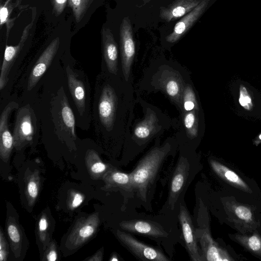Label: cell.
<instances>
[{"label": "cell", "mask_w": 261, "mask_h": 261, "mask_svg": "<svg viewBox=\"0 0 261 261\" xmlns=\"http://www.w3.org/2000/svg\"><path fill=\"white\" fill-rule=\"evenodd\" d=\"M170 150L169 143L153 148L140 160L137 167L130 173L134 193L141 200H146L149 191Z\"/></svg>", "instance_id": "6da1fadb"}, {"label": "cell", "mask_w": 261, "mask_h": 261, "mask_svg": "<svg viewBox=\"0 0 261 261\" xmlns=\"http://www.w3.org/2000/svg\"><path fill=\"white\" fill-rule=\"evenodd\" d=\"M93 112L97 113L98 123L107 130L113 127L117 106V98L114 89L109 85L101 89L95 87Z\"/></svg>", "instance_id": "7a4b0ae2"}, {"label": "cell", "mask_w": 261, "mask_h": 261, "mask_svg": "<svg viewBox=\"0 0 261 261\" xmlns=\"http://www.w3.org/2000/svg\"><path fill=\"white\" fill-rule=\"evenodd\" d=\"M99 223L97 213L80 218L66 239V247L74 250L81 246L94 235Z\"/></svg>", "instance_id": "3957f363"}, {"label": "cell", "mask_w": 261, "mask_h": 261, "mask_svg": "<svg viewBox=\"0 0 261 261\" xmlns=\"http://www.w3.org/2000/svg\"><path fill=\"white\" fill-rule=\"evenodd\" d=\"M116 234L120 242L135 256L141 260H169L161 251L139 241L128 233L117 230Z\"/></svg>", "instance_id": "277c9868"}, {"label": "cell", "mask_w": 261, "mask_h": 261, "mask_svg": "<svg viewBox=\"0 0 261 261\" xmlns=\"http://www.w3.org/2000/svg\"><path fill=\"white\" fill-rule=\"evenodd\" d=\"M119 36L122 71L125 80L127 81L135 55L132 26L127 17H124L121 21Z\"/></svg>", "instance_id": "5b68a950"}, {"label": "cell", "mask_w": 261, "mask_h": 261, "mask_svg": "<svg viewBox=\"0 0 261 261\" xmlns=\"http://www.w3.org/2000/svg\"><path fill=\"white\" fill-rule=\"evenodd\" d=\"M161 71L156 80L157 87L182 109L185 88L181 76L177 71L169 68Z\"/></svg>", "instance_id": "8992f818"}, {"label": "cell", "mask_w": 261, "mask_h": 261, "mask_svg": "<svg viewBox=\"0 0 261 261\" xmlns=\"http://www.w3.org/2000/svg\"><path fill=\"white\" fill-rule=\"evenodd\" d=\"M34 134L33 112L28 106L22 107L17 113L14 128V146L23 147L32 140Z\"/></svg>", "instance_id": "52a82bcc"}, {"label": "cell", "mask_w": 261, "mask_h": 261, "mask_svg": "<svg viewBox=\"0 0 261 261\" xmlns=\"http://www.w3.org/2000/svg\"><path fill=\"white\" fill-rule=\"evenodd\" d=\"M178 217L186 248L191 259L193 261L203 260L199 252L196 230L191 216L186 207L182 205L180 206Z\"/></svg>", "instance_id": "ba28073f"}, {"label": "cell", "mask_w": 261, "mask_h": 261, "mask_svg": "<svg viewBox=\"0 0 261 261\" xmlns=\"http://www.w3.org/2000/svg\"><path fill=\"white\" fill-rule=\"evenodd\" d=\"M210 1L202 0L193 10L178 21L173 31L166 37V41L175 43L185 35L204 13Z\"/></svg>", "instance_id": "9c48e42d"}, {"label": "cell", "mask_w": 261, "mask_h": 261, "mask_svg": "<svg viewBox=\"0 0 261 261\" xmlns=\"http://www.w3.org/2000/svg\"><path fill=\"white\" fill-rule=\"evenodd\" d=\"M59 44V38H55L39 57L30 74L27 87L28 90H32L36 85L45 72L58 50Z\"/></svg>", "instance_id": "30bf717a"}, {"label": "cell", "mask_w": 261, "mask_h": 261, "mask_svg": "<svg viewBox=\"0 0 261 261\" xmlns=\"http://www.w3.org/2000/svg\"><path fill=\"white\" fill-rule=\"evenodd\" d=\"M18 104L9 102L4 109L0 118V155L1 159L7 162L14 146L13 137L9 127V120L11 113L17 108Z\"/></svg>", "instance_id": "8fae6325"}, {"label": "cell", "mask_w": 261, "mask_h": 261, "mask_svg": "<svg viewBox=\"0 0 261 261\" xmlns=\"http://www.w3.org/2000/svg\"><path fill=\"white\" fill-rule=\"evenodd\" d=\"M34 18L35 17L32 21L24 28L18 44L15 46L7 44L6 45L0 74L1 90L4 89L7 84L11 67L29 36L30 31L33 25Z\"/></svg>", "instance_id": "7c38bea8"}, {"label": "cell", "mask_w": 261, "mask_h": 261, "mask_svg": "<svg viewBox=\"0 0 261 261\" xmlns=\"http://www.w3.org/2000/svg\"><path fill=\"white\" fill-rule=\"evenodd\" d=\"M6 227L12 254L16 260H20L26 245L24 234L17 217L7 213Z\"/></svg>", "instance_id": "4fadbf2b"}, {"label": "cell", "mask_w": 261, "mask_h": 261, "mask_svg": "<svg viewBox=\"0 0 261 261\" xmlns=\"http://www.w3.org/2000/svg\"><path fill=\"white\" fill-rule=\"evenodd\" d=\"M189 171V164L181 157L174 172L169 188V204L174 207L178 196L186 184Z\"/></svg>", "instance_id": "5bb4252c"}, {"label": "cell", "mask_w": 261, "mask_h": 261, "mask_svg": "<svg viewBox=\"0 0 261 261\" xmlns=\"http://www.w3.org/2000/svg\"><path fill=\"white\" fill-rule=\"evenodd\" d=\"M103 56L109 71L115 75L118 71V50L117 43L109 28L101 29Z\"/></svg>", "instance_id": "9a60e30c"}, {"label": "cell", "mask_w": 261, "mask_h": 261, "mask_svg": "<svg viewBox=\"0 0 261 261\" xmlns=\"http://www.w3.org/2000/svg\"><path fill=\"white\" fill-rule=\"evenodd\" d=\"M68 85L73 101L81 115L86 109V89L85 84L76 72L69 67L66 68Z\"/></svg>", "instance_id": "2e32d148"}, {"label": "cell", "mask_w": 261, "mask_h": 261, "mask_svg": "<svg viewBox=\"0 0 261 261\" xmlns=\"http://www.w3.org/2000/svg\"><path fill=\"white\" fill-rule=\"evenodd\" d=\"M120 226L128 232L154 238L165 237L168 234L160 225L146 220L123 221L120 223Z\"/></svg>", "instance_id": "e0dca14e"}, {"label": "cell", "mask_w": 261, "mask_h": 261, "mask_svg": "<svg viewBox=\"0 0 261 261\" xmlns=\"http://www.w3.org/2000/svg\"><path fill=\"white\" fill-rule=\"evenodd\" d=\"M202 0H176L160 9V17L170 22L184 16L193 10Z\"/></svg>", "instance_id": "ac0fdd59"}, {"label": "cell", "mask_w": 261, "mask_h": 261, "mask_svg": "<svg viewBox=\"0 0 261 261\" xmlns=\"http://www.w3.org/2000/svg\"><path fill=\"white\" fill-rule=\"evenodd\" d=\"M199 241L205 259L209 261L231 260L229 255L219 248L206 231L203 232Z\"/></svg>", "instance_id": "d6986e66"}, {"label": "cell", "mask_w": 261, "mask_h": 261, "mask_svg": "<svg viewBox=\"0 0 261 261\" xmlns=\"http://www.w3.org/2000/svg\"><path fill=\"white\" fill-rule=\"evenodd\" d=\"M105 179L108 188H118L126 195L130 196L134 193L130 173L112 170L106 174Z\"/></svg>", "instance_id": "ffe728a7"}, {"label": "cell", "mask_w": 261, "mask_h": 261, "mask_svg": "<svg viewBox=\"0 0 261 261\" xmlns=\"http://www.w3.org/2000/svg\"><path fill=\"white\" fill-rule=\"evenodd\" d=\"M210 163L214 172L226 182L247 192L251 191L247 184L233 171L213 160H210Z\"/></svg>", "instance_id": "44dd1931"}, {"label": "cell", "mask_w": 261, "mask_h": 261, "mask_svg": "<svg viewBox=\"0 0 261 261\" xmlns=\"http://www.w3.org/2000/svg\"><path fill=\"white\" fill-rule=\"evenodd\" d=\"M147 111L144 119L135 127L134 135L137 139H146L152 135L157 129L158 119L155 113L150 110Z\"/></svg>", "instance_id": "7402d4cb"}, {"label": "cell", "mask_w": 261, "mask_h": 261, "mask_svg": "<svg viewBox=\"0 0 261 261\" xmlns=\"http://www.w3.org/2000/svg\"><path fill=\"white\" fill-rule=\"evenodd\" d=\"M60 120L63 128L71 137H76L75 134V119L73 112L70 107L66 97L63 96L61 100Z\"/></svg>", "instance_id": "603a6c76"}, {"label": "cell", "mask_w": 261, "mask_h": 261, "mask_svg": "<svg viewBox=\"0 0 261 261\" xmlns=\"http://www.w3.org/2000/svg\"><path fill=\"white\" fill-rule=\"evenodd\" d=\"M50 222L47 214L43 212L37 224V240L41 253L46 249L50 243Z\"/></svg>", "instance_id": "cb8c5ba5"}, {"label": "cell", "mask_w": 261, "mask_h": 261, "mask_svg": "<svg viewBox=\"0 0 261 261\" xmlns=\"http://www.w3.org/2000/svg\"><path fill=\"white\" fill-rule=\"evenodd\" d=\"M86 160L91 175L98 177L108 172V166L102 162L95 151H88Z\"/></svg>", "instance_id": "d4e9b609"}, {"label": "cell", "mask_w": 261, "mask_h": 261, "mask_svg": "<svg viewBox=\"0 0 261 261\" xmlns=\"http://www.w3.org/2000/svg\"><path fill=\"white\" fill-rule=\"evenodd\" d=\"M20 1V0H17V2L12 3V0H7L3 5L1 4L0 25L1 28L4 24L6 25L7 41L15 19L10 18V16L13 10L19 4Z\"/></svg>", "instance_id": "484cf974"}, {"label": "cell", "mask_w": 261, "mask_h": 261, "mask_svg": "<svg viewBox=\"0 0 261 261\" xmlns=\"http://www.w3.org/2000/svg\"><path fill=\"white\" fill-rule=\"evenodd\" d=\"M40 178L38 172L34 171L30 174L26 180L25 194L28 203L32 205L36 201L39 193Z\"/></svg>", "instance_id": "4316f807"}, {"label": "cell", "mask_w": 261, "mask_h": 261, "mask_svg": "<svg viewBox=\"0 0 261 261\" xmlns=\"http://www.w3.org/2000/svg\"><path fill=\"white\" fill-rule=\"evenodd\" d=\"M198 111L185 112L184 124L188 136L192 138L197 136L198 131Z\"/></svg>", "instance_id": "83f0119b"}, {"label": "cell", "mask_w": 261, "mask_h": 261, "mask_svg": "<svg viewBox=\"0 0 261 261\" xmlns=\"http://www.w3.org/2000/svg\"><path fill=\"white\" fill-rule=\"evenodd\" d=\"M236 238L249 250L261 256V238L258 234L250 236L237 235Z\"/></svg>", "instance_id": "f1b7e54d"}, {"label": "cell", "mask_w": 261, "mask_h": 261, "mask_svg": "<svg viewBox=\"0 0 261 261\" xmlns=\"http://www.w3.org/2000/svg\"><path fill=\"white\" fill-rule=\"evenodd\" d=\"M76 22L84 16L91 3V0H68Z\"/></svg>", "instance_id": "f546056e"}, {"label": "cell", "mask_w": 261, "mask_h": 261, "mask_svg": "<svg viewBox=\"0 0 261 261\" xmlns=\"http://www.w3.org/2000/svg\"><path fill=\"white\" fill-rule=\"evenodd\" d=\"M182 108L185 112L198 111V105L195 93L190 85H187L184 89L182 97Z\"/></svg>", "instance_id": "4dcf8cb0"}, {"label": "cell", "mask_w": 261, "mask_h": 261, "mask_svg": "<svg viewBox=\"0 0 261 261\" xmlns=\"http://www.w3.org/2000/svg\"><path fill=\"white\" fill-rule=\"evenodd\" d=\"M42 257V260L56 261L58 259L57 246L55 241L50 242Z\"/></svg>", "instance_id": "1f68e13d"}, {"label": "cell", "mask_w": 261, "mask_h": 261, "mask_svg": "<svg viewBox=\"0 0 261 261\" xmlns=\"http://www.w3.org/2000/svg\"><path fill=\"white\" fill-rule=\"evenodd\" d=\"M234 213L238 218L247 222L252 220V214L251 210L247 207L239 205L234 207Z\"/></svg>", "instance_id": "d6a6232c"}, {"label": "cell", "mask_w": 261, "mask_h": 261, "mask_svg": "<svg viewBox=\"0 0 261 261\" xmlns=\"http://www.w3.org/2000/svg\"><path fill=\"white\" fill-rule=\"evenodd\" d=\"M239 103L242 107L247 110H250L252 107L251 98L246 88L241 86L240 88Z\"/></svg>", "instance_id": "836d02e7"}, {"label": "cell", "mask_w": 261, "mask_h": 261, "mask_svg": "<svg viewBox=\"0 0 261 261\" xmlns=\"http://www.w3.org/2000/svg\"><path fill=\"white\" fill-rule=\"evenodd\" d=\"M8 255L9 244L1 228L0 231V261L7 260Z\"/></svg>", "instance_id": "e575fe53"}, {"label": "cell", "mask_w": 261, "mask_h": 261, "mask_svg": "<svg viewBox=\"0 0 261 261\" xmlns=\"http://www.w3.org/2000/svg\"><path fill=\"white\" fill-rule=\"evenodd\" d=\"M84 196L79 192H73L71 193L70 197L68 200V204L71 208H75L79 207L83 202Z\"/></svg>", "instance_id": "d590c367"}, {"label": "cell", "mask_w": 261, "mask_h": 261, "mask_svg": "<svg viewBox=\"0 0 261 261\" xmlns=\"http://www.w3.org/2000/svg\"><path fill=\"white\" fill-rule=\"evenodd\" d=\"M68 0H51L53 12L57 16L60 15L64 11Z\"/></svg>", "instance_id": "8d00e7d4"}, {"label": "cell", "mask_w": 261, "mask_h": 261, "mask_svg": "<svg viewBox=\"0 0 261 261\" xmlns=\"http://www.w3.org/2000/svg\"><path fill=\"white\" fill-rule=\"evenodd\" d=\"M88 260H102V252L99 250L95 254L88 259Z\"/></svg>", "instance_id": "74e56055"}, {"label": "cell", "mask_w": 261, "mask_h": 261, "mask_svg": "<svg viewBox=\"0 0 261 261\" xmlns=\"http://www.w3.org/2000/svg\"><path fill=\"white\" fill-rule=\"evenodd\" d=\"M111 261H117L118 260V258H117L116 255L113 254L111 257V258L110 259Z\"/></svg>", "instance_id": "f35d334b"}, {"label": "cell", "mask_w": 261, "mask_h": 261, "mask_svg": "<svg viewBox=\"0 0 261 261\" xmlns=\"http://www.w3.org/2000/svg\"><path fill=\"white\" fill-rule=\"evenodd\" d=\"M259 139H260V140H261V134H260V135H259Z\"/></svg>", "instance_id": "ab89813d"}, {"label": "cell", "mask_w": 261, "mask_h": 261, "mask_svg": "<svg viewBox=\"0 0 261 261\" xmlns=\"http://www.w3.org/2000/svg\"><path fill=\"white\" fill-rule=\"evenodd\" d=\"M144 1H146V0H144Z\"/></svg>", "instance_id": "60d3db41"}]
</instances>
